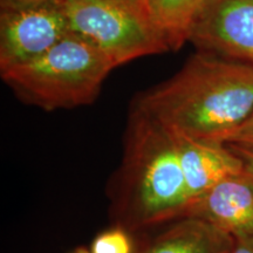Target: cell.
Segmentation results:
<instances>
[{
    "instance_id": "obj_13",
    "label": "cell",
    "mask_w": 253,
    "mask_h": 253,
    "mask_svg": "<svg viewBox=\"0 0 253 253\" xmlns=\"http://www.w3.org/2000/svg\"><path fill=\"white\" fill-rule=\"evenodd\" d=\"M63 0H0V9L19 8L26 6H37L53 4V2H62Z\"/></svg>"
},
{
    "instance_id": "obj_8",
    "label": "cell",
    "mask_w": 253,
    "mask_h": 253,
    "mask_svg": "<svg viewBox=\"0 0 253 253\" xmlns=\"http://www.w3.org/2000/svg\"><path fill=\"white\" fill-rule=\"evenodd\" d=\"M171 134L191 201L225 177L244 171L243 161L229 144Z\"/></svg>"
},
{
    "instance_id": "obj_7",
    "label": "cell",
    "mask_w": 253,
    "mask_h": 253,
    "mask_svg": "<svg viewBox=\"0 0 253 253\" xmlns=\"http://www.w3.org/2000/svg\"><path fill=\"white\" fill-rule=\"evenodd\" d=\"M184 217L204 220L233 238L253 233V176L242 171L221 179L190 202Z\"/></svg>"
},
{
    "instance_id": "obj_10",
    "label": "cell",
    "mask_w": 253,
    "mask_h": 253,
    "mask_svg": "<svg viewBox=\"0 0 253 253\" xmlns=\"http://www.w3.org/2000/svg\"><path fill=\"white\" fill-rule=\"evenodd\" d=\"M170 50L189 42L190 32L208 0H144Z\"/></svg>"
},
{
    "instance_id": "obj_15",
    "label": "cell",
    "mask_w": 253,
    "mask_h": 253,
    "mask_svg": "<svg viewBox=\"0 0 253 253\" xmlns=\"http://www.w3.org/2000/svg\"><path fill=\"white\" fill-rule=\"evenodd\" d=\"M232 253H253V233L237 238Z\"/></svg>"
},
{
    "instance_id": "obj_9",
    "label": "cell",
    "mask_w": 253,
    "mask_h": 253,
    "mask_svg": "<svg viewBox=\"0 0 253 253\" xmlns=\"http://www.w3.org/2000/svg\"><path fill=\"white\" fill-rule=\"evenodd\" d=\"M135 237V253H232L236 244L232 236L192 217Z\"/></svg>"
},
{
    "instance_id": "obj_1",
    "label": "cell",
    "mask_w": 253,
    "mask_h": 253,
    "mask_svg": "<svg viewBox=\"0 0 253 253\" xmlns=\"http://www.w3.org/2000/svg\"><path fill=\"white\" fill-rule=\"evenodd\" d=\"M132 107L173 134L225 143L253 112V66L198 50Z\"/></svg>"
},
{
    "instance_id": "obj_5",
    "label": "cell",
    "mask_w": 253,
    "mask_h": 253,
    "mask_svg": "<svg viewBox=\"0 0 253 253\" xmlns=\"http://www.w3.org/2000/svg\"><path fill=\"white\" fill-rule=\"evenodd\" d=\"M69 33L62 2L0 9V71L38 59Z\"/></svg>"
},
{
    "instance_id": "obj_16",
    "label": "cell",
    "mask_w": 253,
    "mask_h": 253,
    "mask_svg": "<svg viewBox=\"0 0 253 253\" xmlns=\"http://www.w3.org/2000/svg\"><path fill=\"white\" fill-rule=\"evenodd\" d=\"M69 253H91L89 249L84 248V246H79V248L74 249L73 251H71Z\"/></svg>"
},
{
    "instance_id": "obj_11",
    "label": "cell",
    "mask_w": 253,
    "mask_h": 253,
    "mask_svg": "<svg viewBox=\"0 0 253 253\" xmlns=\"http://www.w3.org/2000/svg\"><path fill=\"white\" fill-rule=\"evenodd\" d=\"M136 237L121 226L112 225L95 236L91 253H135Z\"/></svg>"
},
{
    "instance_id": "obj_2",
    "label": "cell",
    "mask_w": 253,
    "mask_h": 253,
    "mask_svg": "<svg viewBox=\"0 0 253 253\" xmlns=\"http://www.w3.org/2000/svg\"><path fill=\"white\" fill-rule=\"evenodd\" d=\"M108 199L112 225L135 236L181 219L191 201L172 134L132 106Z\"/></svg>"
},
{
    "instance_id": "obj_6",
    "label": "cell",
    "mask_w": 253,
    "mask_h": 253,
    "mask_svg": "<svg viewBox=\"0 0 253 253\" xmlns=\"http://www.w3.org/2000/svg\"><path fill=\"white\" fill-rule=\"evenodd\" d=\"M189 42L202 52L253 66V0H208Z\"/></svg>"
},
{
    "instance_id": "obj_12",
    "label": "cell",
    "mask_w": 253,
    "mask_h": 253,
    "mask_svg": "<svg viewBox=\"0 0 253 253\" xmlns=\"http://www.w3.org/2000/svg\"><path fill=\"white\" fill-rule=\"evenodd\" d=\"M225 144L240 145L253 149V112L235 131L231 132Z\"/></svg>"
},
{
    "instance_id": "obj_14",
    "label": "cell",
    "mask_w": 253,
    "mask_h": 253,
    "mask_svg": "<svg viewBox=\"0 0 253 253\" xmlns=\"http://www.w3.org/2000/svg\"><path fill=\"white\" fill-rule=\"evenodd\" d=\"M235 153L240 157V160L243 161L244 164V169L246 172H249L250 175L253 176V149L252 148H246V147H240V145H233L229 144Z\"/></svg>"
},
{
    "instance_id": "obj_3",
    "label": "cell",
    "mask_w": 253,
    "mask_h": 253,
    "mask_svg": "<svg viewBox=\"0 0 253 253\" xmlns=\"http://www.w3.org/2000/svg\"><path fill=\"white\" fill-rule=\"evenodd\" d=\"M115 65L90 41L69 33L36 60L1 69V79L24 103L45 112L89 106Z\"/></svg>"
},
{
    "instance_id": "obj_4",
    "label": "cell",
    "mask_w": 253,
    "mask_h": 253,
    "mask_svg": "<svg viewBox=\"0 0 253 253\" xmlns=\"http://www.w3.org/2000/svg\"><path fill=\"white\" fill-rule=\"evenodd\" d=\"M71 33L100 48L115 67L169 52L144 0H63Z\"/></svg>"
}]
</instances>
